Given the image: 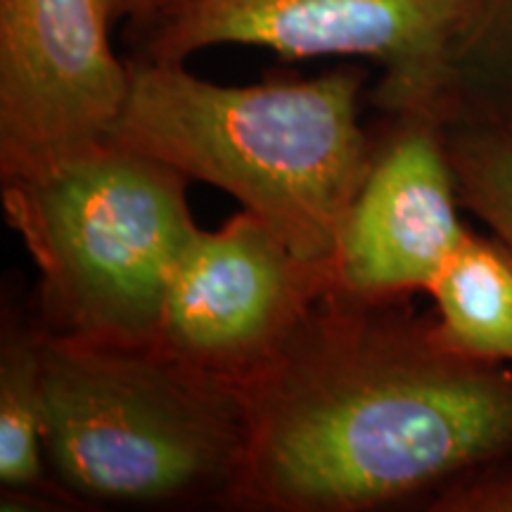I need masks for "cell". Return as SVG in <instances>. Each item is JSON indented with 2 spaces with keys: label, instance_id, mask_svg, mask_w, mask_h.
I'll use <instances>...</instances> for the list:
<instances>
[{
  "label": "cell",
  "instance_id": "6da1fadb",
  "mask_svg": "<svg viewBox=\"0 0 512 512\" xmlns=\"http://www.w3.org/2000/svg\"><path fill=\"white\" fill-rule=\"evenodd\" d=\"M245 394L252 439L233 510L420 508L512 453V366L446 349L408 297L328 294Z\"/></svg>",
  "mask_w": 512,
  "mask_h": 512
},
{
  "label": "cell",
  "instance_id": "7a4b0ae2",
  "mask_svg": "<svg viewBox=\"0 0 512 512\" xmlns=\"http://www.w3.org/2000/svg\"><path fill=\"white\" fill-rule=\"evenodd\" d=\"M110 143L214 185L266 221L304 259L335 264L339 230L373 169L361 126L366 72L221 86L185 62L131 57Z\"/></svg>",
  "mask_w": 512,
  "mask_h": 512
},
{
  "label": "cell",
  "instance_id": "3957f363",
  "mask_svg": "<svg viewBox=\"0 0 512 512\" xmlns=\"http://www.w3.org/2000/svg\"><path fill=\"white\" fill-rule=\"evenodd\" d=\"M41 403L46 465L69 503L235 508L252 439L238 384L157 344H93L41 332Z\"/></svg>",
  "mask_w": 512,
  "mask_h": 512
},
{
  "label": "cell",
  "instance_id": "277c9868",
  "mask_svg": "<svg viewBox=\"0 0 512 512\" xmlns=\"http://www.w3.org/2000/svg\"><path fill=\"white\" fill-rule=\"evenodd\" d=\"M174 166L105 143L3 183L8 226L38 268V330L93 344H157L166 290L200 226Z\"/></svg>",
  "mask_w": 512,
  "mask_h": 512
},
{
  "label": "cell",
  "instance_id": "5b68a950",
  "mask_svg": "<svg viewBox=\"0 0 512 512\" xmlns=\"http://www.w3.org/2000/svg\"><path fill=\"white\" fill-rule=\"evenodd\" d=\"M475 0H164L138 24L140 60L185 62L214 46L285 60L366 57L382 67L373 102L387 117L446 119Z\"/></svg>",
  "mask_w": 512,
  "mask_h": 512
},
{
  "label": "cell",
  "instance_id": "8992f818",
  "mask_svg": "<svg viewBox=\"0 0 512 512\" xmlns=\"http://www.w3.org/2000/svg\"><path fill=\"white\" fill-rule=\"evenodd\" d=\"M337 290L335 264L299 256L252 211L197 230L171 275L157 347L247 389Z\"/></svg>",
  "mask_w": 512,
  "mask_h": 512
},
{
  "label": "cell",
  "instance_id": "52a82bcc",
  "mask_svg": "<svg viewBox=\"0 0 512 512\" xmlns=\"http://www.w3.org/2000/svg\"><path fill=\"white\" fill-rule=\"evenodd\" d=\"M105 0H0V181L110 143L131 69Z\"/></svg>",
  "mask_w": 512,
  "mask_h": 512
},
{
  "label": "cell",
  "instance_id": "ba28073f",
  "mask_svg": "<svg viewBox=\"0 0 512 512\" xmlns=\"http://www.w3.org/2000/svg\"><path fill=\"white\" fill-rule=\"evenodd\" d=\"M373 169L339 230V294L399 299L427 292L470 228L434 117H389Z\"/></svg>",
  "mask_w": 512,
  "mask_h": 512
},
{
  "label": "cell",
  "instance_id": "9c48e42d",
  "mask_svg": "<svg viewBox=\"0 0 512 512\" xmlns=\"http://www.w3.org/2000/svg\"><path fill=\"white\" fill-rule=\"evenodd\" d=\"M432 328L446 349L512 366V252L467 230L427 287Z\"/></svg>",
  "mask_w": 512,
  "mask_h": 512
},
{
  "label": "cell",
  "instance_id": "30bf717a",
  "mask_svg": "<svg viewBox=\"0 0 512 512\" xmlns=\"http://www.w3.org/2000/svg\"><path fill=\"white\" fill-rule=\"evenodd\" d=\"M41 332L15 311L3 313L0 332V486L3 505L46 503L50 496L69 503L50 479L43 453Z\"/></svg>",
  "mask_w": 512,
  "mask_h": 512
},
{
  "label": "cell",
  "instance_id": "8fae6325",
  "mask_svg": "<svg viewBox=\"0 0 512 512\" xmlns=\"http://www.w3.org/2000/svg\"><path fill=\"white\" fill-rule=\"evenodd\" d=\"M453 117L491 121L512 131V0H475L456 57L446 119Z\"/></svg>",
  "mask_w": 512,
  "mask_h": 512
},
{
  "label": "cell",
  "instance_id": "7c38bea8",
  "mask_svg": "<svg viewBox=\"0 0 512 512\" xmlns=\"http://www.w3.org/2000/svg\"><path fill=\"white\" fill-rule=\"evenodd\" d=\"M460 207L512 252V131L491 121H441Z\"/></svg>",
  "mask_w": 512,
  "mask_h": 512
},
{
  "label": "cell",
  "instance_id": "4fadbf2b",
  "mask_svg": "<svg viewBox=\"0 0 512 512\" xmlns=\"http://www.w3.org/2000/svg\"><path fill=\"white\" fill-rule=\"evenodd\" d=\"M427 512H512V453L453 477L422 501Z\"/></svg>",
  "mask_w": 512,
  "mask_h": 512
},
{
  "label": "cell",
  "instance_id": "5bb4252c",
  "mask_svg": "<svg viewBox=\"0 0 512 512\" xmlns=\"http://www.w3.org/2000/svg\"><path fill=\"white\" fill-rule=\"evenodd\" d=\"M162 3L164 0H105L112 22L128 19L131 27H138V24L147 22Z\"/></svg>",
  "mask_w": 512,
  "mask_h": 512
}]
</instances>
